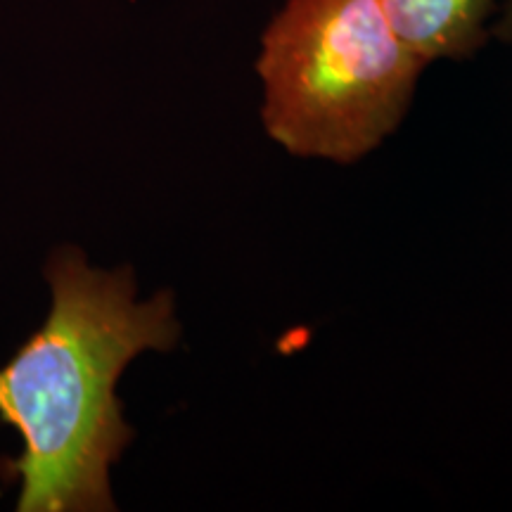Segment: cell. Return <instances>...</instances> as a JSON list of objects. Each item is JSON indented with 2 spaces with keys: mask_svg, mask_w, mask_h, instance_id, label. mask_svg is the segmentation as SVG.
I'll use <instances>...</instances> for the list:
<instances>
[{
  "mask_svg": "<svg viewBox=\"0 0 512 512\" xmlns=\"http://www.w3.org/2000/svg\"><path fill=\"white\" fill-rule=\"evenodd\" d=\"M46 280V323L0 368V420L22 439L3 470L19 512L114 510L110 470L133 439L117 384L133 358L176 347L174 294L138 299L131 268H93L74 247L50 256Z\"/></svg>",
  "mask_w": 512,
  "mask_h": 512,
  "instance_id": "1",
  "label": "cell"
},
{
  "mask_svg": "<svg viewBox=\"0 0 512 512\" xmlns=\"http://www.w3.org/2000/svg\"><path fill=\"white\" fill-rule=\"evenodd\" d=\"M427 62L380 0H285L261 36V121L294 157L354 164L406 117Z\"/></svg>",
  "mask_w": 512,
  "mask_h": 512,
  "instance_id": "2",
  "label": "cell"
},
{
  "mask_svg": "<svg viewBox=\"0 0 512 512\" xmlns=\"http://www.w3.org/2000/svg\"><path fill=\"white\" fill-rule=\"evenodd\" d=\"M389 22L427 64L465 60L486 46L496 0H380Z\"/></svg>",
  "mask_w": 512,
  "mask_h": 512,
  "instance_id": "3",
  "label": "cell"
},
{
  "mask_svg": "<svg viewBox=\"0 0 512 512\" xmlns=\"http://www.w3.org/2000/svg\"><path fill=\"white\" fill-rule=\"evenodd\" d=\"M494 36L498 38V41L510 43L512 46V0H505L501 17H498V22L494 27Z\"/></svg>",
  "mask_w": 512,
  "mask_h": 512,
  "instance_id": "4",
  "label": "cell"
}]
</instances>
